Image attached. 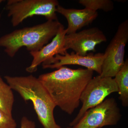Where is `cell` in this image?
Masks as SVG:
<instances>
[{"label":"cell","instance_id":"cell-11","mask_svg":"<svg viewBox=\"0 0 128 128\" xmlns=\"http://www.w3.org/2000/svg\"><path fill=\"white\" fill-rule=\"evenodd\" d=\"M56 12L64 16L68 22L66 34L77 32L85 26L92 23L98 16L97 12L86 8L81 9H66L60 4L57 6Z\"/></svg>","mask_w":128,"mask_h":128},{"label":"cell","instance_id":"cell-18","mask_svg":"<svg viewBox=\"0 0 128 128\" xmlns=\"http://www.w3.org/2000/svg\"><path fill=\"white\" fill-rule=\"evenodd\" d=\"M1 14H0V21L1 18Z\"/></svg>","mask_w":128,"mask_h":128},{"label":"cell","instance_id":"cell-15","mask_svg":"<svg viewBox=\"0 0 128 128\" xmlns=\"http://www.w3.org/2000/svg\"><path fill=\"white\" fill-rule=\"evenodd\" d=\"M16 123L12 116L0 110V128H16Z\"/></svg>","mask_w":128,"mask_h":128},{"label":"cell","instance_id":"cell-5","mask_svg":"<svg viewBox=\"0 0 128 128\" xmlns=\"http://www.w3.org/2000/svg\"><path fill=\"white\" fill-rule=\"evenodd\" d=\"M128 41V20L118 26L116 33L104 53L102 77H114L124 64L125 48Z\"/></svg>","mask_w":128,"mask_h":128},{"label":"cell","instance_id":"cell-1","mask_svg":"<svg viewBox=\"0 0 128 128\" xmlns=\"http://www.w3.org/2000/svg\"><path fill=\"white\" fill-rule=\"evenodd\" d=\"M93 74L94 71L88 69L63 66L41 74L38 78L56 106L71 114L80 106L81 94Z\"/></svg>","mask_w":128,"mask_h":128},{"label":"cell","instance_id":"cell-10","mask_svg":"<svg viewBox=\"0 0 128 128\" xmlns=\"http://www.w3.org/2000/svg\"><path fill=\"white\" fill-rule=\"evenodd\" d=\"M66 30L62 25L56 35L50 43L44 46L38 51L30 52L33 60L30 66L26 68V71L32 73L36 71L40 64L42 66L49 64L57 54L64 55L67 52L64 48L65 36Z\"/></svg>","mask_w":128,"mask_h":128},{"label":"cell","instance_id":"cell-14","mask_svg":"<svg viewBox=\"0 0 128 128\" xmlns=\"http://www.w3.org/2000/svg\"><path fill=\"white\" fill-rule=\"evenodd\" d=\"M78 2L85 8L93 11L101 10L109 12L114 8V4L111 0H80Z\"/></svg>","mask_w":128,"mask_h":128},{"label":"cell","instance_id":"cell-7","mask_svg":"<svg viewBox=\"0 0 128 128\" xmlns=\"http://www.w3.org/2000/svg\"><path fill=\"white\" fill-rule=\"evenodd\" d=\"M121 114L116 100L108 98L90 108L85 113L72 128H102L104 126H114L121 119Z\"/></svg>","mask_w":128,"mask_h":128},{"label":"cell","instance_id":"cell-12","mask_svg":"<svg viewBox=\"0 0 128 128\" xmlns=\"http://www.w3.org/2000/svg\"><path fill=\"white\" fill-rule=\"evenodd\" d=\"M118 88L119 99L124 107L128 106V59L114 78Z\"/></svg>","mask_w":128,"mask_h":128},{"label":"cell","instance_id":"cell-9","mask_svg":"<svg viewBox=\"0 0 128 128\" xmlns=\"http://www.w3.org/2000/svg\"><path fill=\"white\" fill-rule=\"evenodd\" d=\"M104 54L92 53L86 56H81L72 52H66L64 55L57 54L48 65L43 66L44 69L58 68L66 65H76L84 66L86 69L96 71L100 74L104 60Z\"/></svg>","mask_w":128,"mask_h":128},{"label":"cell","instance_id":"cell-8","mask_svg":"<svg viewBox=\"0 0 128 128\" xmlns=\"http://www.w3.org/2000/svg\"><path fill=\"white\" fill-rule=\"evenodd\" d=\"M107 40L103 32L95 27L66 34L64 46L66 50L71 49L77 54L86 56L89 52H95L96 46Z\"/></svg>","mask_w":128,"mask_h":128},{"label":"cell","instance_id":"cell-13","mask_svg":"<svg viewBox=\"0 0 128 128\" xmlns=\"http://www.w3.org/2000/svg\"><path fill=\"white\" fill-rule=\"evenodd\" d=\"M14 101L12 89L0 76V110L8 115L12 116Z\"/></svg>","mask_w":128,"mask_h":128},{"label":"cell","instance_id":"cell-3","mask_svg":"<svg viewBox=\"0 0 128 128\" xmlns=\"http://www.w3.org/2000/svg\"><path fill=\"white\" fill-rule=\"evenodd\" d=\"M62 24L58 20L17 29L0 38V47L8 56L14 57L21 48L30 52L38 51L53 38Z\"/></svg>","mask_w":128,"mask_h":128},{"label":"cell","instance_id":"cell-20","mask_svg":"<svg viewBox=\"0 0 128 128\" xmlns=\"http://www.w3.org/2000/svg\"></svg>","mask_w":128,"mask_h":128},{"label":"cell","instance_id":"cell-4","mask_svg":"<svg viewBox=\"0 0 128 128\" xmlns=\"http://www.w3.org/2000/svg\"><path fill=\"white\" fill-rule=\"evenodd\" d=\"M59 5L57 0H8L5 8L12 25L16 27L35 16H43L47 20H58L56 9Z\"/></svg>","mask_w":128,"mask_h":128},{"label":"cell","instance_id":"cell-19","mask_svg":"<svg viewBox=\"0 0 128 128\" xmlns=\"http://www.w3.org/2000/svg\"><path fill=\"white\" fill-rule=\"evenodd\" d=\"M72 128V127H68V128Z\"/></svg>","mask_w":128,"mask_h":128},{"label":"cell","instance_id":"cell-6","mask_svg":"<svg viewBox=\"0 0 128 128\" xmlns=\"http://www.w3.org/2000/svg\"><path fill=\"white\" fill-rule=\"evenodd\" d=\"M118 92L114 78L102 77L98 75L90 80L83 90L80 98L82 108L76 117L70 124V127L76 125L88 110L94 107L114 92Z\"/></svg>","mask_w":128,"mask_h":128},{"label":"cell","instance_id":"cell-17","mask_svg":"<svg viewBox=\"0 0 128 128\" xmlns=\"http://www.w3.org/2000/svg\"><path fill=\"white\" fill-rule=\"evenodd\" d=\"M3 1V0H0V4Z\"/></svg>","mask_w":128,"mask_h":128},{"label":"cell","instance_id":"cell-16","mask_svg":"<svg viewBox=\"0 0 128 128\" xmlns=\"http://www.w3.org/2000/svg\"><path fill=\"white\" fill-rule=\"evenodd\" d=\"M20 128H36V124L34 121L23 116L21 119Z\"/></svg>","mask_w":128,"mask_h":128},{"label":"cell","instance_id":"cell-2","mask_svg":"<svg viewBox=\"0 0 128 128\" xmlns=\"http://www.w3.org/2000/svg\"><path fill=\"white\" fill-rule=\"evenodd\" d=\"M4 78L12 89L17 92L24 101L32 102L44 128H62L54 119V110L56 105L38 78L30 75L6 76Z\"/></svg>","mask_w":128,"mask_h":128}]
</instances>
